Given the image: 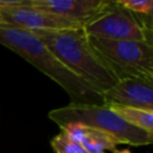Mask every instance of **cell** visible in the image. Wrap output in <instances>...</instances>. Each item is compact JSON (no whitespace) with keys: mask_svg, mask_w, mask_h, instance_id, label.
Listing matches in <instances>:
<instances>
[{"mask_svg":"<svg viewBox=\"0 0 153 153\" xmlns=\"http://www.w3.org/2000/svg\"><path fill=\"white\" fill-rule=\"evenodd\" d=\"M104 105H121L153 111V82L124 78L103 93Z\"/></svg>","mask_w":153,"mask_h":153,"instance_id":"8","label":"cell"},{"mask_svg":"<svg viewBox=\"0 0 153 153\" xmlns=\"http://www.w3.org/2000/svg\"><path fill=\"white\" fill-rule=\"evenodd\" d=\"M116 2L123 8L130 11L131 13L152 17V12H153L152 0H116Z\"/></svg>","mask_w":153,"mask_h":153,"instance_id":"12","label":"cell"},{"mask_svg":"<svg viewBox=\"0 0 153 153\" xmlns=\"http://www.w3.org/2000/svg\"><path fill=\"white\" fill-rule=\"evenodd\" d=\"M61 130L67 133L72 139L78 141L87 153H106L115 151L121 142L109 134L81 126H66Z\"/></svg>","mask_w":153,"mask_h":153,"instance_id":"9","label":"cell"},{"mask_svg":"<svg viewBox=\"0 0 153 153\" xmlns=\"http://www.w3.org/2000/svg\"><path fill=\"white\" fill-rule=\"evenodd\" d=\"M151 18L131 13L111 0L108 8L86 24L84 30L90 37L115 41L129 39L153 44Z\"/></svg>","mask_w":153,"mask_h":153,"instance_id":"5","label":"cell"},{"mask_svg":"<svg viewBox=\"0 0 153 153\" xmlns=\"http://www.w3.org/2000/svg\"><path fill=\"white\" fill-rule=\"evenodd\" d=\"M33 33L67 69L102 96L117 82V78L91 45L84 27Z\"/></svg>","mask_w":153,"mask_h":153,"instance_id":"2","label":"cell"},{"mask_svg":"<svg viewBox=\"0 0 153 153\" xmlns=\"http://www.w3.org/2000/svg\"><path fill=\"white\" fill-rule=\"evenodd\" d=\"M110 108L128 124L153 134V111L121 105H112Z\"/></svg>","mask_w":153,"mask_h":153,"instance_id":"10","label":"cell"},{"mask_svg":"<svg viewBox=\"0 0 153 153\" xmlns=\"http://www.w3.org/2000/svg\"><path fill=\"white\" fill-rule=\"evenodd\" d=\"M88 39L117 80L135 78L153 82V44L90 36Z\"/></svg>","mask_w":153,"mask_h":153,"instance_id":"4","label":"cell"},{"mask_svg":"<svg viewBox=\"0 0 153 153\" xmlns=\"http://www.w3.org/2000/svg\"><path fill=\"white\" fill-rule=\"evenodd\" d=\"M112 153H131L129 149H127V148H124V149H115V151H112Z\"/></svg>","mask_w":153,"mask_h":153,"instance_id":"13","label":"cell"},{"mask_svg":"<svg viewBox=\"0 0 153 153\" xmlns=\"http://www.w3.org/2000/svg\"><path fill=\"white\" fill-rule=\"evenodd\" d=\"M30 0H26L23 6L0 10L4 18L5 25L16 26L27 31H57V30H71L82 29V26L66 20L61 17L44 12L29 5Z\"/></svg>","mask_w":153,"mask_h":153,"instance_id":"6","label":"cell"},{"mask_svg":"<svg viewBox=\"0 0 153 153\" xmlns=\"http://www.w3.org/2000/svg\"><path fill=\"white\" fill-rule=\"evenodd\" d=\"M0 44L54 80L67 92L72 104L104 105L103 96L67 69L33 32L11 25H0Z\"/></svg>","mask_w":153,"mask_h":153,"instance_id":"1","label":"cell"},{"mask_svg":"<svg viewBox=\"0 0 153 153\" xmlns=\"http://www.w3.org/2000/svg\"><path fill=\"white\" fill-rule=\"evenodd\" d=\"M50 145L55 153H87L78 141L72 139L63 130L51 139Z\"/></svg>","mask_w":153,"mask_h":153,"instance_id":"11","label":"cell"},{"mask_svg":"<svg viewBox=\"0 0 153 153\" xmlns=\"http://www.w3.org/2000/svg\"><path fill=\"white\" fill-rule=\"evenodd\" d=\"M111 0H30L29 5L85 26L104 12Z\"/></svg>","mask_w":153,"mask_h":153,"instance_id":"7","label":"cell"},{"mask_svg":"<svg viewBox=\"0 0 153 153\" xmlns=\"http://www.w3.org/2000/svg\"><path fill=\"white\" fill-rule=\"evenodd\" d=\"M48 117L60 128L74 124L96 129L111 135L121 145L146 146L151 145L153 140V134L128 124L108 105L69 103L66 106L50 110Z\"/></svg>","mask_w":153,"mask_h":153,"instance_id":"3","label":"cell"},{"mask_svg":"<svg viewBox=\"0 0 153 153\" xmlns=\"http://www.w3.org/2000/svg\"><path fill=\"white\" fill-rule=\"evenodd\" d=\"M0 25H5V22H4V18L1 16V13H0Z\"/></svg>","mask_w":153,"mask_h":153,"instance_id":"14","label":"cell"}]
</instances>
